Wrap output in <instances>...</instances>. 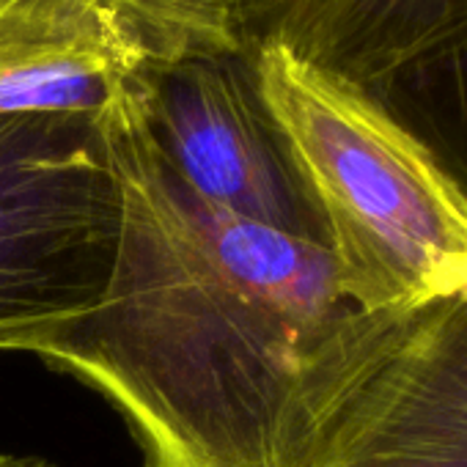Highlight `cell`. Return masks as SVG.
<instances>
[{
	"label": "cell",
	"instance_id": "1",
	"mask_svg": "<svg viewBox=\"0 0 467 467\" xmlns=\"http://www.w3.org/2000/svg\"><path fill=\"white\" fill-rule=\"evenodd\" d=\"M146 80L97 113L121 192L108 289L26 352L97 390L143 467H303L330 341L352 311L333 256L198 198L151 132Z\"/></svg>",
	"mask_w": 467,
	"mask_h": 467
},
{
	"label": "cell",
	"instance_id": "2",
	"mask_svg": "<svg viewBox=\"0 0 467 467\" xmlns=\"http://www.w3.org/2000/svg\"><path fill=\"white\" fill-rule=\"evenodd\" d=\"M262 99L322 217L341 297L355 311L467 300V198L366 88L254 45Z\"/></svg>",
	"mask_w": 467,
	"mask_h": 467
},
{
	"label": "cell",
	"instance_id": "3",
	"mask_svg": "<svg viewBox=\"0 0 467 467\" xmlns=\"http://www.w3.org/2000/svg\"><path fill=\"white\" fill-rule=\"evenodd\" d=\"M121 192L97 113L0 116V352H26L108 289Z\"/></svg>",
	"mask_w": 467,
	"mask_h": 467
},
{
	"label": "cell",
	"instance_id": "4",
	"mask_svg": "<svg viewBox=\"0 0 467 467\" xmlns=\"http://www.w3.org/2000/svg\"><path fill=\"white\" fill-rule=\"evenodd\" d=\"M303 467H467V300L338 322Z\"/></svg>",
	"mask_w": 467,
	"mask_h": 467
},
{
	"label": "cell",
	"instance_id": "5",
	"mask_svg": "<svg viewBox=\"0 0 467 467\" xmlns=\"http://www.w3.org/2000/svg\"><path fill=\"white\" fill-rule=\"evenodd\" d=\"M146 110L168 165L198 198L327 248L251 56H192L149 72Z\"/></svg>",
	"mask_w": 467,
	"mask_h": 467
},
{
	"label": "cell",
	"instance_id": "6",
	"mask_svg": "<svg viewBox=\"0 0 467 467\" xmlns=\"http://www.w3.org/2000/svg\"><path fill=\"white\" fill-rule=\"evenodd\" d=\"M154 69L149 42L110 0H0V116H94Z\"/></svg>",
	"mask_w": 467,
	"mask_h": 467
},
{
	"label": "cell",
	"instance_id": "7",
	"mask_svg": "<svg viewBox=\"0 0 467 467\" xmlns=\"http://www.w3.org/2000/svg\"><path fill=\"white\" fill-rule=\"evenodd\" d=\"M240 12L251 53L278 42L368 94L467 26V0H240Z\"/></svg>",
	"mask_w": 467,
	"mask_h": 467
},
{
	"label": "cell",
	"instance_id": "8",
	"mask_svg": "<svg viewBox=\"0 0 467 467\" xmlns=\"http://www.w3.org/2000/svg\"><path fill=\"white\" fill-rule=\"evenodd\" d=\"M467 198V26L371 94Z\"/></svg>",
	"mask_w": 467,
	"mask_h": 467
},
{
	"label": "cell",
	"instance_id": "9",
	"mask_svg": "<svg viewBox=\"0 0 467 467\" xmlns=\"http://www.w3.org/2000/svg\"><path fill=\"white\" fill-rule=\"evenodd\" d=\"M151 47L157 69L192 56H251L240 0H110Z\"/></svg>",
	"mask_w": 467,
	"mask_h": 467
},
{
	"label": "cell",
	"instance_id": "10",
	"mask_svg": "<svg viewBox=\"0 0 467 467\" xmlns=\"http://www.w3.org/2000/svg\"><path fill=\"white\" fill-rule=\"evenodd\" d=\"M0 467H53L45 459L36 456H12V453H0Z\"/></svg>",
	"mask_w": 467,
	"mask_h": 467
}]
</instances>
